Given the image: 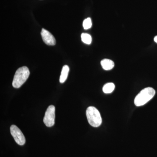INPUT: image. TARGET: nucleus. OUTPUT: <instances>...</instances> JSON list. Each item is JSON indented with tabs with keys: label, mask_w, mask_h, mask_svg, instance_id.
Returning a JSON list of instances; mask_svg holds the SVG:
<instances>
[{
	"label": "nucleus",
	"mask_w": 157,
	"mask_h": 157,
	"mask_svg": "<svg viewBox=\"0 0 157 157\" xmlns=\"http://www.w3.org/2000/svg\"><path fill=\"white\" fill-rule=\"evenodd\" d=\"M30 75L29 70L26 67L17 69L13 78L12 86L15 88H19L26 81Z\"/></svg>",
	"instance_id": "2"
},
{
	"label": "nucleus",
	"mask_w": 157,
	"mask_h": 157,
	"mask_svg": "<svg viewBox=\"0 0 157 157\" xmlns=\"http://www.w3.org/2000/svg\"><path fill=\"white\" fill-rule=\"evenodd\" d=\"M41 36L42 40L46 45H54L56 43L55 38L50 33L44 29H42L41 31Z\"/></svg>",
	"instance_id": "6"
},
{
	"label": "nucleus",
	"mask_w": 157,
	"mask_h": 157,
	"mask_svg": "<svg viewBox=\"0 0 157 157\" xmlns=\"http://www.w3.org/2000/svg\"><path fill=\"white\" fill-rule=\"evenodd\" d=\"M10 132L15 142L18 145H23L25 144V137L18 127L12 125L10 127Z\"/></svg>",
	"instance_id": "5"
},
{
	"label": "nucleus",
	"mask_w": 157,
	"mask_h": 157,
	"mask_svg": "<svg viewBox=\"0 0 157 157\" xmlns=\"http://www.w3.org/2000/svg\"><path fill=\"white\" fill-rule=\"evenodd\" d=\"M86 115L88 121L92 126L97 128L101 124L102 118L101 114L95 107H88L86 111Z\"/></svg>",
	"instance_id": "3"
},
{
	"label": "nucleus",
	"mask_w": 157,
	"mask_h": 157,
	"mask_svg": "<svg viewBox=\"0 0 157 157\" xmlns=\"http://www.w3.org/2000/svg\"><path fill=\"white\" fill-rule=\"evenodd\" d=\"M115 85L112 82L106 83L103 86V91L105 94H110L114 90Z\"/></svg>",
	"instance_id": "9"
},
{
	"label": "nucleus",
	"mask_w": 157,
	"mask_h": 157,
	"mask_svg": "<svg viewBox=\"0 0 157 157\" xmlns=\"http://www.w3.org/2000/svg\"><path fill=\"white\" fill-rule=\"evenodd\" d=\"M154 41L155 42H156V43H157V36L155 37Z\"/></svg>",
	"instance_id": "12"
},
{
	"label": "nucleus",
	"mask_w": 157,
	"mask_h": 157,
	"mask_svg": "<svg viewBox=\"0 0 157 157\" xmlns=\"http://www.w3.org/2000/svg\"><path fill=\"white\" fill-rule=\"evenodd\" d=\"M69 71L70 68L67 65H65L63 67L60 76L59 82L60 83H63L67 80Z\"/></svg>",
	"instance_id": "8"
},
{
	"label": "nucleus",
	"mask_w": 157,
	"mask_h": 157,
	"mask_svg": "<svg viewBox=\"0 0 157 157\" xmlns=\"http://www.w3.org/2000/svg\"><path fill=\"white\" fill-rule=\"evenodd\" d=\"M155 91L152 87L144 89L136 96L135 99V104L137 107L143 106L154 97Z\"/></svg>",
	"instance_id": "1"
},
{
	"label": "nucleus",
	"mask_w": 157,
	"mask_h": 157,
	"mask_svg": "<svg viewBox=\"0 0 157 157\" xmlns=\"http://www.w3.org/2000/svg\"><path fill=\"white\" fill-rule=\"evenodd\" d=\"M101 65L102 68L105 70H112L114 67V63L111 60L109 59H104L101 61Z\"/></svg>",
	"instance_id": "7"
},
{
	"label": "nucleus",
	"mask_w": 157,
	"mask_h": 157,
	"mask_svg": "<svg viewBox=\"0 0 157 157\" xmlns=\"http://www.w3.org/2000/svg\"><path fill=\"white\" fill-rule=\"evenodd\" d=\"M82 25H83V28L84 29L87 30L91 28L92 25L91 18L90 17H88L86 19H85L83 21Z\"/></svg>",
	"instance_id": "11"
},
{
	"label": "nucleus",
	"mask_w": 157,
	"mask_h": 157,
	"mask_svg": "<svg viewBox=\"0 0 157 157\" xmlns=\"http://www.w3.org/2000/svg\"><path fill=\"white\" fill-rule=\"evenodd\" d=\"M81 39L82 42L88 45L90 44L92 42V37L90 35L88 34H82Z\"/></svg>",
	"instance_id": "10"
},
{
	"label": "nucleus",
	"mask_w": 157,
	"mask_h": 157,
	"mask_svg": "<svg viewBox=\"0 0 157 157\" xmlns=\"http://www.w3.org/2000/svg\"><path fill=\"white\" fill-rule=\"evenodd\" d=\"M55 107L53 105H50L46 109L45 116L43 118V122L46 126L51 127L55 124Z\"/></svg>",
	"instance_id": "4"
}]
</instances>
